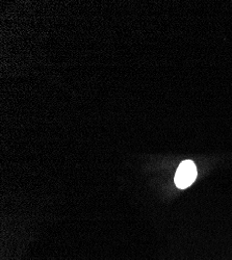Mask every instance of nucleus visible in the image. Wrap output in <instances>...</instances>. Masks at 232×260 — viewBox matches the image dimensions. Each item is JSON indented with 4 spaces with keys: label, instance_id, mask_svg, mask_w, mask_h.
Segmentation results:
<instances>
[{
    "label": "nucleus",
    "instance_id": "f257e3e1",
    "mask_svg": "<svg viewBox=\"0 0 232 260\" xmlns=\"http://www.w3.org/2000/svg\"><path fill=\"white\" fill-rule=\"evenodd\" d=\"M197 175L198 170L195 162L192 160H184L179 165L176 171L175 184L178 188H187L195 182Z\"/></svg>",
    "mask_w": 232,
    "mask_h": 260
}]
</instances>
